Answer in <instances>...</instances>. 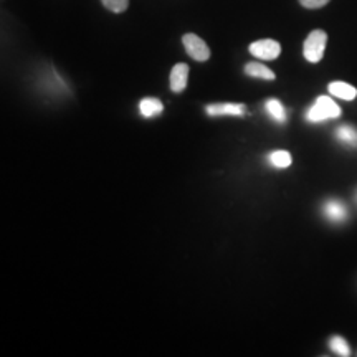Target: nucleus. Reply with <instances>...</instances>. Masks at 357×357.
I'll use <instances>...</instances> for the list:
<instances>
[{"label": "nucleus", "instance_id": "obj_6", "mask_svg": "<svg viewBox=\"0 0 357 357\" xmlns=\"http://www.w3.org/2000/svg\"><path fill=\"white\" fill-rule=\"evenodd\" d=\"M189 79V66L185 63H177L171 71V89L174 93H182Z\"/></svg>", "mask_w": 357, "mask_h": 357}, {"label": "nucleus", "instance_id": "obj_12", "mask_svg": "<svg viewBox=\"0 0 357 357\" xmlns=\"http://www.w3.org/2000/svg\"><path fill=\"white\" fill-rule=\"evenodd\" d=\"M270 162L271 166L278 167V169H287L291 166L293 159H291V154L288 153V151H275V153L270 154Z\"/></svg>", "mask_w": 357, "mask_h": 357}, {"label": "nucleus", "instance_id": "obj_13", "mask_svg": "<svg viewBox=\"0 0 357 357\" xmlns=\"http://www.w3.org/2000/svg\"><path fill=\"white\" fill-rule=\"evenodd\" d=\"M329 347H331V351L336 356H342V357L351 356L349 344H347L346 339L341 336H333L331 339H329Z\"/></svg>", "mask_w": 357, "mask_h": 357}, {"label": "nucleus", "instance_id": "obj_16", "mask_svg": "<svg viewBox=\"0 0 357 357\" xmlns=\"http://www.w3.org/2000/svg\"><path fill=\"white\" fill-rule=\"evenodd\" d=\"M300 3L306 8H321L329 3V0H300Z\"/></svg>", "mask_w": 357, "mask_h": 357}, {"label": "nucleus", "instance_id": "obj_7", "mask_svg": "<svg viewBox=\"0 0 357 357\" xmlns=\"http://www.w3.org/2000/svg\"><path fill=\"white\" fill-rule=\"evenodd\" d=\"M329 95L339 98V100H344V101H352L356 100L357 96V89L352 86L349 83L344 82H333L329 83Z\"/></svg>", "mask_w": 357, "mask_h": 357}, {"label": "nucleus", "instance_id": "obj_14", "mask_svg": "<svg viewBox=\"0 0 357 357\" xmlns=\"http://www.w3.org/2000/svg\"><path fill=\"white\" fill-rule=\"evenodd\" d=\"M337 137L349 146H357V129L352 126H341L337 129Z\"/></svg>", "mask_w": 357, "mask_h": 357}, {"label": "nucleus", "instance_id": "obj_4", "mask_svg": "<svg viewBox=\"0 0 357 357\" xmlns=\"http://www.w3.org/2000/svg\"><path fill=\"white\" fill-rule=\"evenodd\" d=\"M250 53L258 60H276L281 53V45L276 40L265 38L250 45Z\"/></svg>", "mask_w": 357, "mask_h": 357}, {"label": "nucleus", "instance_id": "obj_8", "mask_svg": "<svg viewBox=\"0 0 357 357\" xmlns=\"http://www.w3.org/2000/svg\"><path fill=\"white\" fill-rule=\"evenodd\" d=\"M245 73L248 75V77H253V78H260V79H268V82H273L276 78V75L271 71L268 66H265L263 63H258V61H252V63H248L245 66Z\"/></svg>", "mask_w": 357, "mask_h": 357}, {"label": "nucleus", "instance_id": "obj_10", "mask_svg": "<svg viewBox=\"0 0 357 357\" xmlns=\"http://www.w3.org/2000/svg\"><path fill=\"white\" fill-rule=\"evenodd\" d=\"M265 108H266V113L270 114L276 123H281V124L287 123V111H284V106L281 105L278 100H275V98L268 100L265 102Z\"/></svg>", "mask_w": 357, "mask_h": 357}, {"label": "nucleus", "instance_id": "obj_11", "mask_svg": "<svg viewBox=\"0 0 357 357\" xmlns=\"http://www.w3.org/2000/svg\"><path fill=\"white\" fill-rule=\"evenodd\" d=\"M324 212H326V215L329 217V220H333V222H342L347 215L344 204L337 202V200H331V202L326 204Z\"/></svg>", "mask_w": 357, "mask_h": 357}, {"label": "nucleus", "instance_id": "obj_1", "mask_svg": "<svg viewBox=\"0 0 357 357\" xmlns=\"http://www.w3.org/2000/svg\"><path fill=\"white\" fill-rule=\"evenodd\" d=\"M341 116V108L329 96H319L307 109L306 119L310 123H323L326 119H336Z\"/></svg>", "mask_w": 357, "mask_h": 357}, {"label": "nucleus", "instance_id": "obj_3", "mask_svg": "<svg viewBox=\"0 0 357 357\" xmlns=\"http://www.w3.org/2000/svg\"><path fill=\"white\" fill-rule=\"evenodd\" d=\"M182 43H184L185 52L189 53V56L194 58V60L207 61L208 58H211V48L207 47V43H205L199 35L185 33L184 38H182Z\"/></svg>", "mask_w": 357, "mask_h": 357}, {"label": "nucleus", "instance_id": "obj_2", "mask_svg": "<svg viewBox=\"0 0 357 357\" xmlns=\"http://www.w3.org/2000/svg\"><path fill=\"white\" fill-rule=\"evenodd\" d=\"M326 43H328V33L324 30H312L305 40V47H303V53L310 63H319L324 56Z\"/></svg>", "mask_w": 357, "mask_h": 357}, {"label": "nucleus", "instance_id": "obj_5", "mask_svg": "<svg viewBox=\"0 0 357 357\" xmlns=\"http://www.w3.org/2000/svg\"><path fill=\"white\" fill-rule=\"evenodd\" d=\"M205 111L208 116H245L247 108L240 102H218V105H208Z\"/></svg>", "mask_w": 357, "mask_h": 357}, {"label": "nucleus", "instance_id": "obj_9", "mask_svg": "<svg viewBox=\"0 0 357 357\" xmlns=\"http://www.w3.org/2000/svg\"><path fill=\"white\" fill-rule=\"evenodd\" d=\"M139 111L144 118H154V116H159L164 111V105L155 98H144L139 102Z\"/></svg>", "mask_w": 357, "mask_h": 357}, {"label": "nucleus", "instance_id": "obj_15", "mask_svg": "<svg viewBox=\"0 0 357 357\" xmlns=\"http://www.w3.org/2000/svg\"><path fill=\"white\" fill-rule=\"evenodd\" d=\"M101 2L108 10L114 13H123L129 7V0H101Z\"/></svg>", "mask_w": 357, "mask_h": 357}]
</instances>
